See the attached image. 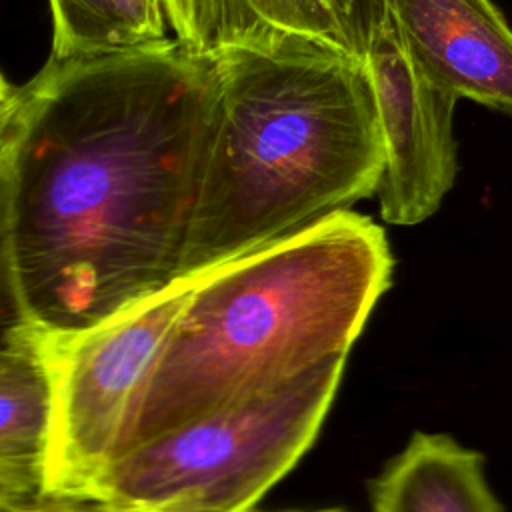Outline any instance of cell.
Wrapping results in <instances>:
<instances>
[{
    "label": "cell",
    "instance_id": "obj_1",
    "mask_svg": "<svg viewBox=\"0 0 512 512\" xmlns=\"http://www.w3.org/2000/svg\"><path fill=\"white\" fill-rule=\"evenodd\" d=\"M220 102L176 38L2 78L0 234L14 316L82 332L180 278Z\"/></svg>",
    "mask_w": 512,
    "mask_h": 512
},
{
    "label": "cell",
    "instance_id": "obj_2",
    "mask_svg": "<svg viewBox=\"0 0 512 512\" xmlns=\"http://www.w3.org/2000/svg\"><path fill=\"white\" fill-rule=\"evenodd\" d=\"M220 102L180 276L292 236L376 196L384 168L362 56L304 40L216 56Z\"/></svg>",
    "mask_w": 512,
    "mask_h": 512
},
{
    "label": "cell",
    "instance_id": "obj_3",
    "mask_svg": "<svg viewBox=\"0 0 512 512\" xmlns=\"http://www.w3.org/2000/svg\"><path fill=\"white\" fill-rule=\"evenodd\" d=\"M392 266L382 226L340 210L196 274L114 456L320 362L348 358Z\"/></svg>",
    "mask_w": 512,
    "mask_h": 512
},
{
    "label": "cell",
    "instance_id": "obj_4",
    "mask_svg": "<svg viewBox=\"0 0 512 512\" xmlns=\"http://www.w3.org/2000/svg\"><path fill=\"white\" fill-rule=\"evenodd\" d=\"M344 364L346 356L320 362L128 446L88 500L156 512H250L312 446Z\"/></svg>",
    "mask_w": 512,
    "mask_h": 512
},
{
    "label": "cell",
    "instance_id": "obj_5",
    "mask_svg": "<svg viewBox=\"0 0 512 512\" xmlns=\"http://www.w3.org/2000/svg\"><path fill=\"white\" fill-rule=\"evenodd\" d=\"M194 276L70 336H46L54 384L46 494L84 498L112 460Z\"/></svg>",
    "mask_w": 512,
    "mask_h": 512
},
{
    "label": "cell",
    "instance_id": "obj_6",
    "mask_svg": "<svg viewBox=\"0 0 512 512\" xmlns=\"http://www.w3.org/2000/svg\"><path fill=\"white\" fill-rule=\"evenodd\" d=\"M362 58L384 138L380 216L394 226H414L436 214L456 182L452 120L458 98L418 68L388 10L368 26Z\"/></svg>",
    "mask_w": 512,
    "mask_h": 512
},
{
    "label": "cell",
    "instance_id": "obj_7",
    "mask_svg": "<svg viewBox=\"0 0 512 512\" xmlns=\"http://www.w3.org/2000/svg\"><path fill=\"white\" fill-rule=\"evenodd\" d=\"M384 6L428 80L512 120V28L492 0H384Z\"/></svg>",
    "mask_w": 512,
    "mask_h": 512
},
{
    "label": "cell",
    "instance_id": "obj_8",
    "mask_svg": "<svg viewBox=\"0 0 512 512\" xmlns=\"http://www.w3.org/2000/svg\"><path fill=\"white\" fill-rule=\"evenodd\" d=\"M52 414L46 338L14 316L0 348V510L46 496Z\"/></svg>",
    "mask_w": 512,
    "mask_h": 512
},
{
    "label": "cell",
    "instance_id": "obj_9",
    "mask_svg": "<svg viewBox=\"0 0 512 512\" xmlns=\"http://www.w3.org/2000/svg\"><path fill=\"white\" fill-rule=\"evenodd\" d=\"M372 512H504L484 456L448 434L414 432L372 482Z\"/></svg>",
    "mask_w": 512,
    "mask_h": 512
},
{
    "label": "cell",
    "instance_id": "obj_10",
    "mask_svg": "<svg viewBox=\"0 0 512 512\" xmlns=\"http://www.w3.org/2000/svg\"><path fill=\"white\" fill-rule=\"evenodd\" d=\"M254 42L304 40L360 56L344 22L326 0H226Z\"/></svg>",
    "mask_w": 512,
    "mask_h": 512
},
{
    "label": "cell",
    "instance_id": "obj_11",
    "mask_svg": "<svg viewBox=\"0 0 512 512\" xmlns=\"http://www.w3.org/2000/svg\"><path fill=\"white\" fill-rule=\"evenodd\" d=\"M164 10L176 40L196 52L220 56L236 46L258 44L242 30L226 0H164Z\"/></svg>",
    "mask_w": 512,
    "mask_h": 512
},
{
    "label": "cell",
    "instance_id": "obj_12",
    "mask_svg": "<svg viewBox=\"0 0 512 512\" xmlns=\"http://www.w3.org/2000/svg\"><path fill=\"white\" fill-rule=\"evenodd\" d=\"M52 12V54L70 58L98 54L94 0H48Z\"/></svg>",
    "mask_w": 512,
    "mask_h": 512
},
{
    "label": "cell",
    "instance_id": "obj_13",
    "mask_svg": "<svg viewBox=\"0 0 512 512\" xmlns=\"http://www.w3.org/2000/svg\"><path fill=\"white\" fill-rule=\"evenodd\" d=\"M344 22L358 54L362 56V44L368 26L386 10L384 0H326Z\"/></svg>",
    "mask_w": 512,
    "mask_h": 512
},
{
    "label": "cell",
    "instance_id": "obj_14",
    "mask_svg": "<svg viewBox=\"0 0 512 512\" xmlns=\"http://www.w3.org/2000/svg\"><path fill=\"white\" fill-rule=\"evenodd\" d=\"M104 504L96 500H84V498H66V496H42L34 502L4 508L2 512H102Z\"/></svg>",
    "mask_w": 512,
    "mask_h": 512
},
{
    "label": "cell",
    "instance_id": "obj_15",
    "mask_svg": "<svg viewBox=\"0 0 512 512\" xmlns=\"http://www.w3.org/2000/svg\"><path fill=\"white\" fill-rule=\"evenodd\" d=\"M102 512H156V510H146V508H124V506H106L104 504V510Z\"/></svg>",
    "mask_w": 512,
    "mask_h": 512
},
{
    "label": "cell",
    "instance_id": "obj_16",
    "mask_svg": "<svg viewBox=\"0 0 512 512\" xmlns=\"http://www.w3.org/2000/svg\"><path fill=\"white\" fill-rule=\"evenodd\" d=\"M314 512H344V510H334V508H330V510H314Z\"/></svg>",
    "mask_w": 512,
    "mask_h": 512
}]
</instances>
